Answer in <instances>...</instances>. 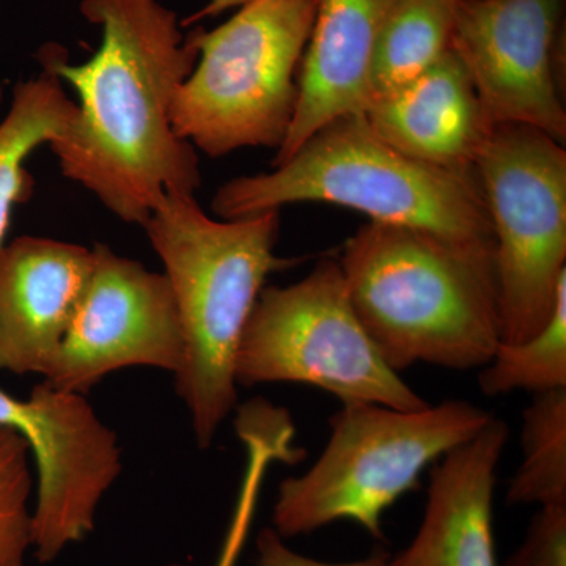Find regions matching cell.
Returning <instances> with one entry per match:
<instances>
[{"mask_svg": "<svg viewBox=\"0 0 566 566\" xmlns=\"http://www.w3.org/2000/svg\"><path fill=\"white\" fill-rule=\"evenodd\" d=\"M80 11L102 29L95 54L73 65L59 44L39 52L41 69L77 98L76 120L50 147L63 177L123 222L144 227L167 192L196 196L202 182L196 148L172 122L199 50L159 0H81Z\"/></svg>", "mask_w": 566, "mask_h": 566, "instance_id": "6da1fadb", "label": "cell"}, {"mask_svg": "<svg viewBox=\"0 0 566 566\" xmlns=\"http://www.w3.org/2000/svg\"><path fill=\"white\" fill-rule=\"evenodd\" d=\"M338 264L357 318L397 374L419 363L483 368L501 344L494 244L368 222Z\"/></svg>", "mask_w": 566, "mask_h": 566, "instance_id": "7a4b0ae2", "label": "cell"}, {"mask_svg": "<svg viewBox=\"0 0 566 566\" xmlns=\"http://www.w3.org/2000/svg\"><path fill=\"white\" fill-rule=\"evenodd\" d=\"M279 212L218 221L196 196L167 192L142 227L180 314L185 357L175 379L200 449L238 403V352L268 275L294 264L274 252Z\"/></svg>", "mask_w": 566, "mask_h": 566, "instance_id": "3957f363", "label": "cell"}, {"mask_svg": "<svg viewBox=\"0 0 566 566\" xmlns=\"http://www.w3.org/2000/svg\"><path fill=\"white\" fill-rule=\"evenodd\" d=\"M308 202L338 205L370 222L461 243L494 244L475 174L406 156L382 140L364 114L324 126L271 172L223 182L211 207L229 221Z\"/></svg>", "mask_w": 566, "mask_h": 566, "instance_id": "277c9868", "label": "cell"}, {"mask_svg": "<svg viewBox=\"0 0 566 566\" xmlns=\"http://www.w3.org/2000/svg\"><path fill=\"white\" fill-rule=\"evenodd\" d=\"M493 420L469 401L420 409L348 403L331 417V436L305 474L279 486L273 528L282 538L353 521L382 539V516L419 488L428 465L474 439Z\"/></svg>", "mask_w": 566, "mask_h": 566, "instance_id": "5b68a950", "label": "cell"}, {"mask_svg": "<svg viewBox=\"0 0 566 566\" xmlns=\"http://www.w3.org/2000/svg\"><path fill=\"white\" fill-rule=\"evenodd\" d=\"M318 0H252L212 31L193 29L199 59L175 95V133L221 158L281 147Z\"/></svg>", "mask_w": 566, "mask_h": 566, "instance_id": "8992f818", "label": "cell"}, {"mask_svg": "<svg viewBox=\"0 0 566 566\" xmlns=\"http://www.w3.org/2000/svg\"><path fill=\"white\" fill-rule=\"evenodd\" d=\"M237 382L314 386L344 405L428 406L382 359L334 260L316 264L303 281L262 290L238 352Z\"/></svg>", "mask_w": 566, "mask_h": 566, "instance_id": "52a82bcc", "label": "cell"}, {"mask_svg": "<svg viewBox=\"0 0 566 566\" xmlns=\"http://www.w3.org/2000/svg\"><path fill=\"white\" fill-rule=\"evenodd\" d=\"M474 174L493 230L501 342L520 344L549 322L566 282L565 147L528 126H495Z\"/></svg>", "mask_w": 566, "mask_h": 566, "instance_id": "ba28073f", "label": "cell"}, {"mask_svg": "<svg viewBox=\"0 0 566 566\" xmlns=\"http://www.w3.org/2000/svg\"><path fill=\"white\" fill-rule=\"evenodd\" d=\"M0 424L31 447L36 468L32 551L40 564H50L95 528L98 506L123 468L117 434L85 395L46 381L24 400L0 387Z\"/></svg>", "mask_w": 566, "mask_h": 566, "instance_id": "9c48e42d", "label": "cell"}, {"mask_svg": "<svg viewBox=\"0 0 566 566\" xmlns=\"http://www.w3.org/2000/svg\"><path fill=\"white\" fill-rule=\"evenodd\" d=\"M91 277L43 381L85 395L114 371L150 367L177 375L185 357L180 314L166 275L92 249Z\"/></svg>", "mask_w": 566, "mask_h": 566, "instance_id": "30bf717a", "label": "cell"}, {"mask_svg": "<svg viewBox=\"0 0 566 566\" xmlns=\"http://www.w3.org/2000/svg\"><path fill=\"white\" fill-rule=\"evenodd\" d=\"M562 7L564 0H460L450 48L495 126H528L564 145L554 62Z\"/></svg>", "mask_w": 566, "mask_h": 566, "instance_id": "8fae6325", "label": "cell"}, {"mask_svg": "<svg viewBox=\"0 0 566 566\" xmlns=\"http://www.w3.org/2000/svg\"><path fill=\"white\" fill-rule=\"evenodd\" d=\"M92 249L20 237L0 251V374L46 376L91 277Z\"/></svg>", "mask_w": 566, "mask_h": 566, "instance_id": "7c38bea8", "label": "cell"}, {"mask_svg": "<svg viewBox=\"0 0 566 566\" xmlns=\"http://www.w3.org/2000/svg\"><path fill=\"white\" fill-rule=\"evenodd\" d=\"M395 0H318L305 46L292 125L273 166L335 120L365 114L371 103L376 43Z\"/></svg>", "mask_w": 566, "mask_h": 566, "instance_id": "4fadbf2b", "label": "cell"}, {"mask_svg": "<svg viewBox=\"0 0 566 566\" xmlns=\"http://www.w3.org/2000/svg\"><path fill=\"white\" fill-rule=\"evenodd\" d=\"M506 441L509 427L493 417L434 463L419 532L390 566H497L493 495Z\"/></svg>", "mask_w": 566, "mask_h": 566, "instance_id": "5bb4252c", "label": "cell"}, {"mask_svg": "<svg viewBox=\"0 0 566 566\" xmlns=\"http://www.w3.org/2000/svg\"><path fill=\"white\" fill-rule=\"evenodd\" d=\"M364 115L398 151L458 172H474L495 128L452 48L417 80L375 99Z\"/></svg>", "mask_w": 566, "mask_h": 566, "instance_id": "9a60e30c", "label": "cell"}, {"mask_svg": "<svg viewBox=\"0 0 566 566\" xmlns=\"http://www.w3.org/2000/svg\"><path fill=\"white\" fill-rule=\"evenodd\" d=\"M14 87L10 109L0 122V251L7 244L11 212L33 193L24 163L41 145L63 139L76 120L77 107L50 70ZM3 92L0 88V104Z\"/></svg>", "mask_w": 566, "mask_h": 566, "instance_id": "2e32d148", "label": "cell"}, {"mask_svg": "<svg viewBox=\"0 0 566 566\" xmlns=\"http://www.w3.org/2000/svg\"><path fill=\"white\" fill-rule=\"evenodd\" d=\"M458 3L395 0L376 43L371 103L400 91L444 57L452 46Z\"/></svg>", "mask_w": 566, "mask_h": 566, "instance_id": "e0dca14e", "label": "cell"}, {"mask_svg": "<svg viewBox=\"0 0 566 566\" xmlns=\"http://www.w3.org/2000/svg\"><path fill=\"white\" fill-rule=\"evenodd\" d=\"M521 447L506 504H566V389L535 395L524 411Z\"/></svg>", "mask_w": 566, "mask_h": 566, "instance_id": "ac0fdd59", "label": "cell"}, {"mask_svg": "<svg viewBox=\"0 0 566 566\" xmlns=\"http://www.w3.org/2000/svg\"><path fill=\"white\" fill-rule=\"evenodd\" d=\"M479 385L490 397L566 389V282L558 290L549 322L520 344L501 342L480 371Z\"/></svg>", "mask_w": 566, "mask_h": 566, "instance_id": "d6986e66", "label": "cell"}, {"mask_svg": "<svg viewBox=\"0 0 566 566\" xmlns=\"http://www.w3.org/2000/svg\"><path fill=\"white\" fill-rule=\"evenodd\" d=\"M31 460L28 441L0 424V566H25L32 549Z\"/></svg>", "mask_w": 566, "mask_h": 566, "instance_id": "ffe728a7", "label": "cell"}, {"mask_svg": "<svg viewBox=\"0 0 566 566\" xmlns=\"http://www.w3.org/2000/svg\"><path fill=\"white\" fill-rule=\"evenodd\" d=\"M505 566H566V504L538 506L526 538Z\"/></svg>", "mask_w": 566, "mask_h": 566, "instance_id": "44dd1931", "label": "cell"}, {"mask_svg": "<svg viewBox=\"0 0 566 566\" xmlns=\"http://www.w3.org/2000/svg\"><path fill=\"white\" fill-rule=\"evenodd\" d=\"M256 566H390V556L385 553L363 558V560L345 562V564H327L296 553L285 545L273 527H264L256 538Z\"/></svg>", "mask_w": 566, "mask_h": 566, "instance_id": "7402d4cb", "label": "cell"}, {"mask_svg": "<svg viewBox=\"0 0 566 566\" xmlns=\"http://www.w3.org/2000/svg\"><path fill=\"white\" fill-rule=\"evenodd\" d=\"M249 2H252V0H210V3L205 9L193 14L189 20H186L185 24H192V22L203 20V18L218 17L223 11L238 9V7H243Z\"/></svg>", "mask_w": 566, "mask_h": 566, "instance_id": "603a6c76", "label": "cell"}, {"mask_svg": "<svg viewBox=\"0 0 566 566\" xmlns=\"http://www.w3.org/2000/svg\"><path fill=\"white\" fill-rule=\"evenodd\" d=\"M170 566H188V565L175 564V565H170Z\"/></svg>", "mask_w": 566, "mask_h": 566, "instance_id": "cb8c5ba5", "label": "cell"}]
</instances>
